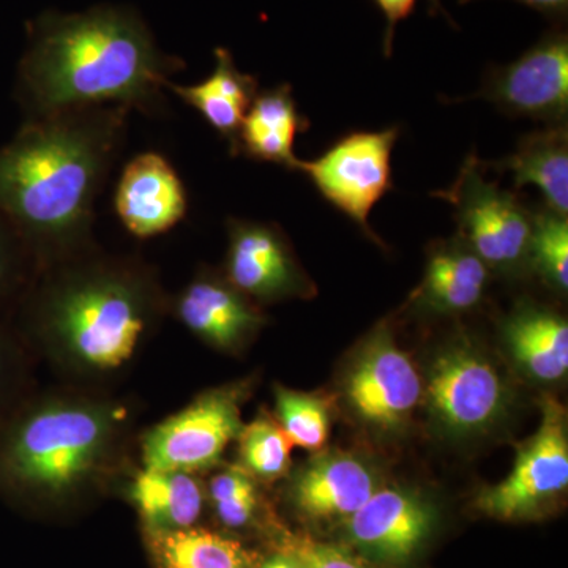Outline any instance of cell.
<instances>
[{"label":"cell","mask_w":568,"mask_h":568,"mask_svg":"<svg viewBox=\"0 0 568 568\" xmlns=\"http://www.w3.org/2000/svg\"><path fill=\"white\" fill-rule=\"evenodd\" d=\"M170 301L155 265L93 245L40 268L10 323L59 383L115 390L170 316Z\"/></svg>","instance_id":"obj_1"},{"label":"cell","mask_w":568,"mask_h":568,"mask_svg":"<svg viewBox=\"0 0 568 568\" xmlns=\"http://www.w3.org/2000/svg\"><path fill=\"white\" fill-rule=\"evenodd\" d=\"M140 399L58 383L0 417V500L69 517L119 493L138 463Z\"/></svg>","instance_id":"obj_2"},{"label":"cell","mask_w":568,"mask_h":568,"mask_svg":"<svg viewBox=\"0 0 568 568\" xmlns=\"http://www.w3.org/2000/svg\"><path fill=\"white\" fill-rule=\"evenodd\" d=\"M132 112L119 104L58 112L26 122L0 148V213L39 271L97 245V200L121 156Z\"/></svg>","instance_id":"obj_3"},{"label":"cell","mask_w":568,"mask_h":568,"mask_svg":"<svg viewBox=\"0 0 568 568\" xmlns=\"http://www.w3.org/2000/svg\"><path fill=\"white\" fill-rule=\"evenodd\" d=\"M183 69L181 58L156 47L132 7L50 10L31 24L18 70V100L28 121L111 104L162 118L168 112L164 84Z\"/></svg>","instance_id":"obj_4"},{"label":"cell","mask_w":568,"mask_h":568,"mask_svg":"<svg viewBox=\"0 0 568 568\" xmlns=\"http://www.w3.org/2000/svg\"><path fill=\"white\" fill-rule=\"evenodd\" d=\"M252 379L207 388L189 405L138 435V463L148 469L211 473L244 428L242 405Z\"/></svg>","instance_id":"obj_5"},{"label":"cell","mask_w":568,"mask_h":568,"mask_svg":"<svg viewBox=\"0 0 568 568\" xmlns=\"http://www.w3.org/2000/svg\"><path fill=\"white\" fill-rule=\"evenodd\" d=\"M433 196L454 205L466 245L489 267L514 272L529 260L532 213L514 193L485 179L484 162L474 153L454 185Z\"/></svg>","instance_id":"obj_6"},{"label":"cell","mask_w":568,"mask_h":568,"mask_svg":"<svg viewBox=\"0 0 568 568\" xmlns=\"http://www.w3.org/2000/svg\"><path fill=\"white\" fill-rule=\"evenodd\" d=\"M399 138V126L381 132H354L339 138L316 160H298L301 171L327 203L334 205L376 244L369 213L392 189V151ZM384 246V245H383Z\"/></svg>","instance_id":"obj_7"},{"label":"cell","mask_w":568,"mask_h":568,"mask_svg":"<svg viewBox=\"0 0 568 568\" xmlns=\"http://www.w3.org/2000/svg\"><path fill=\"white\" fill-rule=\"evenodd\" d=\"M568 487L566 410L555 398H545L544 417L536 435L518 452L510 476L484 489L477 508L504 521L536 518Z\"/></svg>","instance_id":"obj_8"},{"label":"cell","mask_w":568,"mask_h":568,"mask_svg":"<svg viewBox=\"0 0 568 568\" xmlns=\"http://www.w3.org/2000/svg\"><path fill=\"white\" fill-rule=\"evenodd\" d=\"M426 396L437 424L457 436L485 432L508 403L503 377L469 345L450 346L433 362Z\"/></svg>","instance_id":"obj_9"},{"label":"cell","mask_w":568,"mask_h":568,"mask_svg":"<svg viewBox=\"0 0 568 568\" xmlns=\"http://www.w3.org/2000/svg\"><path fill=\"white\" fill-rule=\"evenodd\" d=\"M223 275L254 304L313 293L286 234L274 223L227 219Z\"/></svg>","instance_id":"obj_10"},{"label":"cell","mask_w":568,"mask_h":568,"mask_svg":"<svg viewBox=\"0 0 568 568\" xmlns=\"http://www.w3.org/2000/svg\"><path fill=\"white\" fill-rule=\"evenodd\" d=\"M476 97H484L511 118L566 123L568 112V40L551 33L510 65L488 74Z\"/></svg>","instance_id":"obj_11"},{"label":"cell","mask_w":568,"mask_h":568,"mask_svg":"<svg viewBox=\"0 0 568 568\" xmlns=\"http://www.w3.org/2000/svg\"><path fill=\"white\" fill-rule=\"evenodd\" d=\"M345 394L365 424L394 432L409 420L424 388L413 361L395 345L388 328L381 327L354 362Z\"/></svg>","instance_id":"obj_12"},{"label":"cell","mask_w":568,"mask_h":568,"mask_svg":"<svg viewBox=\"0 0 568 568\" xmlns=\"http://www.w3.org/2000/svg\"><path fill=\"white\" fill-rule=\"evenodd\" d=\"M170 316L204 345L227 354L244 351L267 324L257 304L207 265L171 295Z\"/></svg>","instance_id":"obj_13"},{"label":"cell","mask_w":568,"mask_h":568,"mask_svg":"<svg viewBox=\"0 0 568 568\" xmlns=\"http://www.w3.org/2000/svg\"><path fill=\"white\" fill-rule=\"evenodd\" d=\"M114 212L140 241L170 233L189 213V193L174 164L155 151L136 153L115 185Z\"/></svg>","instance_id":"obj_14"},{"label":"cell","mask_w":568,"mask_h":568,"mask_svg":"<svg viewBox=\"0 0 568 568\" xmlns=\"http://www.w3.org/2000/svg\"><path fill=\"white\" fill-rule=\"evenodd\" d=\"M436 511L416 493L402 488L376 489L346 519L347 540L369 558L405 564L432 536Z\"/></svg>","instance_id":"obj_15"},{"label":"cell","mask_w":568,"mask_h":568,"mask_svg":"<svg viewBox=\"0 0 568 568\" xmlns=\"http://www.w3.org/2000/svg\"><path fill=\"white\" fill-rule=\"evenodd\" d=\"M377 489L375 470L349 454L317 457L294 477L290 499L295 510L313 521L347 519Z\"/></svg>","instance_id":"obj_16"},{"label":"cell","mask_w":568,"mask_h":568,"mask_svg":"<svg viewBox=\"0 0 568 568\" xmlns=\"http://www.w3.org/2000/svg\"><path fill=\"white\" fill-rule=\"evenodd\" d=\"M119 493L136 511L141 532L193 528L207 507L203 476L181 470L148 469L138 465Z\"/></svg>","instance_id":"obj_17"},{"label":"cell","mask_w":568,"mask_h":568,"mask_svg":"<svg viewBox=\"0 0 568 568\" xmlns=\"http://www.w3.org/2000/svg\"><path fill=\"white\" fill-rule=\"evenodd\" d=\"M213 55L215 69L204 81L183 85L170 80L164 84V91L200 112L204 121L227 141L234 156L242 122L260 92V81L239 70L226 48H215Z\"/></svg>","instance_id":"obj_18"},{"label":"cell","mask_w":568,"mask_h":568,"mask_svg":"<svg viewBox=\"0 0 568 568\" xmlns=\"http://www.w3.org/2000/svg\"><path fill=\"white\" fill-rule=\"evenodd\" d=\"M310 125L308 119L298 111L290 84L260 91L242 122L234 156L295 171L301 160L294 153L295 138L305 133Z\"/></svg>","instance_id":"obj_19"},{"label":"cell","mask_w":568,"mask_h":568,"mask_svg":"<svg viewBox=\"0 0 568 568\" xmlns=\"http://www.w3.org/2000/svg\"><path fill=\"white\" fill-rule=\"evenodd\" d=\"M500 173L514 175L515 189L536 185L548 211L568 213V132L566 123L526 134L517 151L496 163H485Z\"/></svg>","instance_id":"obj_20"},{"label":"cell","mask_w":568,"mask_h":568,"mask_svg":"<svg viewBox=\"0 0 568 568\" xmlns=\"http://www.w3.org/2000/svg\"><path fill=\"white\" fill-rule=\"evenodd\" d=\"M488 267L466 244H439L429 253L417 304L437 313L473 308L484 297Z\"/></svg>","instance_id":"obj_21"},{"label":"cell","mask_w":568,"mask_h":568,"mask_svg":"<svg viewBox=\"0 0 568 568\" xmlns=\"http://www.w3.org/2000/svg\"><path fill=\"white\" fill-rule=\"evenodd\" d=\"M515 361L534 379L555 383L568 372V325L562 316L525 305L504 327Z\"/></svg>","instance_id":"obj_22"},{"label":"cell","mask_w":568,"mask_h":568,"mask_svg":"<svg viewBox=\"0 0 568 568\" xmlns=\"http://www.w3.org/2000/svg\"><path fill=\"white\" fill-rule=\"evenodd\" d=\"M142 538L155 568H253L257 562L237 538L201 526L142 532Z\"/></svg>","instance_id":"obj_23"},{"label":"cell","mask_w":568,"mask_h":568,"mask_svg":"<svg viewBox=\"0 0 568 568\" xmlns=\"http://www.w3.org/2000/svg\"><path fill=\"white\" fill-rule=\"evenodd\" d=\"M205 484V503L223 528L242 530L260 521L263 496L256 478L241 466L216 467Z\"/></svg>","instance_id":"obj_24"},{"label":"cell","mask_w":568,"mask_h":568,"mask_svg":"<svg viewBox=\"0 0 568 568\" xmlns=\"http://www.w3.org/2000/svg\"><path fill=\"white\" fill-rule=\"evenodd\" d=\"M237 443L239 466L256 480L275 481L290 473L293 443L275 418H254L244 425Z\"/></svg>","instance_id":"obj_25"},{"label":"cell","mask_w":568,"mask_h":568,"mask_svg":"<svg viewBox=\"0 0 568 568\" xmlns=\"http://www.w3.org/2000/svg\"><path fill=\"white\" fill-rule=\"evenodd\" d=\"M275 410V420L293 446L306 450H317L324 446L331 432V417L320 396L276 386Z\"/></svg>","instance_id":"obj_26"},{"label":"cell","mask_w":568,"mask_h":568,"mask_svg":"<svg viewBox=\"0 0 568 568\" xmlns=\"http://www.w3.org/2000/svg\"><path fill=\"white\" fill-rule=\"evenodd\" d=\"M37 271L24 239L0 213V323H10Z\"/></svg>","instance_id":"obj_27"},{"label":"cell","mask_w":568,"mask_h":568,"mask_svg":"<svg viewBox=\"0 0 568 568\" xmlns=\"http://www.w3.org/2000/svg\"><path fill=\"white\" fill-rule=\"evenodd\" d=\"M529 260L538 274L556 290L568 287V223L566 216L548 211L532 213Z\"/></svg>","instance_id":"obj_28"},{"label":"cell","mask_w":568,"mask_h":568,"mask_svg":"<svg viewBox=\"0 0 568 568\" xmlns=\"http://www.w3.org/2000/svg\"><path fill=\"white\" fill-rule=\"evenodd\" d=\"M36 361L11 323H0V417L37 387Z\"/></svg>","instance_id":"obj_29"},{"label":"cell","mask_w":568,"mask_h":568,"mask_svg":"<svg viewBox=\"0 0 568 568\" xmlns=\"http://www.w3.org/2000/svg\"><path fill=\"white\" fill-rule=\"evenodd\" d=\"M290 548L301 558L305 568H372L361 559L354 558L346 549L308 538L293 541Z\"/></svg>","instance_id":"obj_30"},{"label":"cell","mask_w":568,"mask_h":568,"mask_svg":"<svg viewBox=\"0 0 568 568\" xmlns=\"http://www.w3.org/2000/svg\"><path fill=\"white\" fill-rule=\"evenodd\" d=\"M375 2L386 17L387 31L384 37V52L386 55H390L396 24L413 13L417 0H375Z\"/></svg>","instance_id":"obj_31"},{"label":"cell","mask_w":568,"mask_h":568,"mask_svg":"<svg viewBox=\"0 0 568 568\" xmlns=\"http://www.w3.org/2000/svg\"><path fill=\"white\" fill-rule=\"evenodd\" d=\"M253 568H305L304 562L290 547L274 552L267 559L257 560Z\"/></svg>","instance_id":"obj_32"},{"label":"cell","mask_w":568,"mask_h":568,"mask_svg":"<svg viewBox=\"0 0 568 568\" xmlns=\"http://www.w3.org/2000/svg\"><path fill=\"white\" fill-rule=\"evenodd\" d=\"M517 2L547 14H562L568 9V0H517Z\"/></svg>","instance_id":"obj_33"},{"label":"cell","mask_w":568,"mask_h":568,"mask_svg":"<svg viewBox=\"0 0 568 568\" xmlns=\"http://www.w3.org/2000/svg\"><path fill=\"white\" fill-rule=\"evenodd\" d=\"M429 2H432L433 9H436V10L440 9L439 0H429Z\"/></svg>","instance_id":"obj_34"}]
</instances>
